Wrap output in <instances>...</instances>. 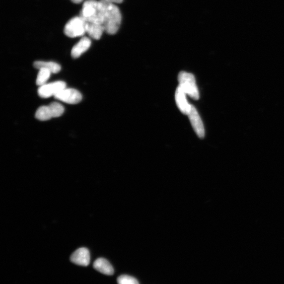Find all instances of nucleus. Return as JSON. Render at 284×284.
Masks as SVG:
<instances>
[{"label": "nucleus", "mask_w": 284, "mask_h": 284, "mask_svg": "<svg viewBox=\"0 0 284 284\" xmlns=\"http://www.w3.org/2000/svg\"><path fill=\"white\" fill-rule=\"evenodd\" d=\"M101 4L103 23L105 32L109 34H115L121 26L122 16L117 6L108 0H99Z\"/></svg>", "instance_id": "obj_1"}, {"label": "nucleus", "mask_w": 284, "mask_h": 284, "mask_svg": "<svg viewBox=\"0 0 284 284\" xmlns=\"http://www.w3.org/2000/svg\"><path fill=\"white\" fill-rule=\"evenodd\" d=\"M80 16L86 22L102 25L103 16L101 4L97 0H87L83 5Z\"/></svg>", "instance_id": "obj_2"}, {"label": "nucleus", "mask_w": 284, "mask_h": 284, "mask_svg": "<svg viewBox=\"0 0 284 284\" xmlns=\"http://www.w3.org/2000/svg\"><path fill=\"white\" fill-rule=\"evenodd\" d=\"M179 86L184 92L195 100L199 98V92L194 76L189 73L181 72L178 76Z\"/></svg>", "instance_id": "obj_3"}, {"label": "nucleus", "mask_w": 284, "mask_h": 284, "mask_svg": "<svg viewBox=\"0 0 284 284\" xmlns=\"http://www.w3.org/2000/svg\"><path fill=\"white\" fill-rule=\"evenodd\" d=\"M86 21L80 16L71 19L64 27L65 34L69 38H76L83 36L86 30Z\"/></svg>", "instance_id": "obj_4"}, {"label": "nucleus", "mask_w": 284, "mask_h": 284, "mask_svg": "<svg viewBox=\"0 0 284 284\" xmlns=\"http://www.w3.org/2000/svg\"><path fill=\"white\" fill-rule=\"evenodd\" d=\"M54 98L66 103L69 104H77L82 99L81 93L74 89L65 88L56 93Z\"/></svg>", "instance_id": "obj_5"}, {"label": "nucleus", "mask_w": 284, "mask_h": 284, "mask_svg": "<svg viewBox=\"0 0 284 284\" xmlns=\"http://www.w3.org/2000/svg\"><path fill=\"white\" fill-rule=\"evenodd\" d=\"M65 88H66V84L64 82L56 81L40 87L38 94L41 98H48L54 96L56 93Z\"/></svg>", "instance_id": "obj_6"}, {"label": "nucleus", "mask_w": 284, "mask_h": 284, "mask_svg": "<svg viewBox=\"0 0 284 284\" xmlns=\"http://www.w3.org/2000/svg\"><path fill=\"white\" fill-rule=\"evenodd\" d=\"M189 120L197 135L200 138L205 136V129L202 120L194 106H191V109L187 115Z\"/></svg>", "instance_id": "obj_7"}, {"label": "nucleus", "mask_w": 284, "mask_h": 284, "mask_svg": "<svg viewBox=\"0 0 284 284\" xmlns=\"http://www.w3.org/2000/svg\"><path fill=\"white\" fill-rule=\"evenodd\" d=\"M73 263L82 266H87L90 262V254L87 248L82 247L76 251L70 257Z\"/></svg>", "instance_id": "obj_8"}, {"label": "nucleus", "mask_w": 284, "mask_h": 284, "mask_svg": "<svg viewBox=\"0 0 284 284\" xmlns=\"http://www.w3.org/2000/svg\"><path fill=\"white\" fill-rule=\"evenodd\" d=\"M186 95V94L180 86L177 88L175 99L177 107L183 114L188 115L191 110L192 105L188 103Z\"/></svg>", "instance_id": "obj_9"}, {"label": "nucleus", "mask_w": 284, "mask_h": 284, "mask_svg": "<svg viewBox=\"0 0 284 284\" xmlns=\"http://www.w3.org/2000/svg\"><path fill=\"white\" fill-rule=\"evenodd\" d=\"M93 267L100 273L106 275H112L114 274V268L108 260L103 258H99L94 262Z\"/></svg>", "instance_id": "obj_10"}, {"label": "nucleus", "mask_w": 284, "mask_h": 284, "mask_svg": "<svg viewBox=\"0 0 284 284\" xmlns=\"http://www.w3.org/2000/svg\"><path fill=\"white\" fill-rule=\"evenodd\" d=\"M91 44V41L89 38L87 37L82 38L73 47L72 51H71V55L75 58L79 57L90 48Z\"/></svg>", "instance_id": "obj_11"}, {"label": "nucleus", "mask_w": 284, "mask_h": 284, "mask_svg": "<svg viewBox=\"0 0 284 284\" xmlns=\"http://www.w3.org/2000/svg\"><path fill=\"white\" fill-rule=\"evenodd\" d=\"M86 22V30L89 36L93 39L99 40L105 31L103 26L98 23Z\"/></svg>", "instance_id": "obj_12"}, {"label": "nucleus", "mask_w": 284, "mask_h": 284, "mask_svg": "<svg viewBox=\"0 0 284 284\" xmlns=\"http://www.w3.org/2000/svg\"><path fill=\"white\" fill-rule=\"evenodd\" d=\"M33 65L39 69L45 68L49 70L52 74L58 73L61 69L60 65L53 62L36 61L34 63Z\"/></svg>", "instance_id": "obj_13"}, {"label": "nucleus", "mask_w": 284, "mask_h": 284, "mask_svg": "<svg viewBox=\"0 0 284 284\" xmlns=\"http://www.w3.org/2000/svg\"><path fill=\"white\" fill-rule=\"evenodd\" d=\"M35 117L42 121L50 120L52 116L49 105L41 106L35 113Z\"/></svg>", "instance_id": "obj_14"}, {"label": "nucleus", "mask_w": 284, "mask_h": 284, "mask_svg": "<svg viewBox=\"0 0 284 284\" xmlns=\"http://www.w3.org/2000/svg\"><path fill=\"white\" fill-rule=\"evenodd\" d=\"M51 73L50 70L45 68H41L39 69L37 79L36 80V84L38 86L41 87L46 84L47 80L50 78Z\"/></svg>", "instance_id": "obj_15"}, {"label": "nucleus", "mask_w": 284, "mask_h": 284, "mask_svg": "<svg viewBox=\"0 0 284 284\" xmlns=\"http://www.w3.org/2000/svg\"><path fill=\"white\" fill-rule=\"evenodd\" d=\"M52 117L61 116L64 112L63 106L57 102H53L49 105Z\"/></svg>", "instance_id": "obj_16"}, {"label": "nucleus", "mask_w": 284, "mask_h": 284, "mask_svg": "<svg viewBox=\"0 0 284 284\" xmlns=\"http://www.w3.org/2000/svg\"><path fill=\"white\" fill-rule=\"evenodd\" d=\"M118 284H139L137 280L131 276L123 275L117 278Z\"/></svg>", "instance_id": "obj_17"}, {"label": "nucleus", "mask_w": 284, "mask_h": 284, "mask_svg": "<svg viewBox=\"0 0 284 284\" xmlns=\"http://www.w3.org/2000/svg\"><path fill=\"white\" fill-rule=\"evenodd\" d=\"M108 1L115 4H121L123 2V0H108Z\"/></svg>", "instance_id": "obj_18"}, {"label": "nucleus", "mask_w": 284, "mask_h": 284, "mask_svg": "<svg viewBox=\"0 0 284 284\" xmlns=\"http://www.w3.org/2000/svg\"><path fill=\"white\" fill-rule=\"evenodd\" d=\"M84 0H71V2L76 4H79L81 3Z\"/></svg>", "instance_id": "obj_19"}]
</instances>
